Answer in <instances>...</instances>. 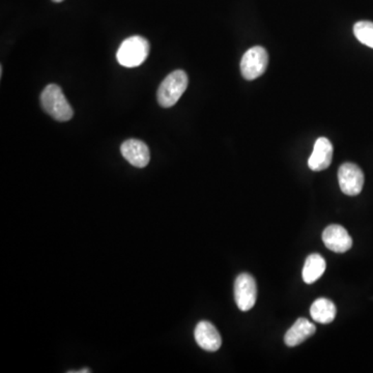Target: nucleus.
Returning <instances> with one entry per match:
<instances>
[{"label": "nucleus", "instance_id": "nucleus-1", "mask_svg": "<svg viewBox=\"0 0 373 373\" xmlns=\"http://www.w3.org/2000/svg\"><path fill=\"white\" fill-rule=\"evenodd\" d=\"M41 103L45 112L59 122H68L73 117V109L61 88L57 84H49L41 95Z\"/></svg>", "mask_w": 373, "mask_h": 373}, {"label": "nucleus", "instance_id": "nucleus-2", "mask_svg": "<svg viewBox=\"0 0 373 373\" xmlns=\"http://www.w3.org/2000/svg\"><path fill=\"white\" fill-rule=\"evenodd\" d=\"M188 75L185 71L177 70L168 75L158 90L157 97L160 106L170 108L179 102L188 88Z\"/></svg>", "mask_w": 373, "mask_h": 373}, {"label": "nucleus", "instance_id": "nucleus-3", "mask_svg": "<svg viewBox=\"0 0 373 373\" xmlns=\"http://www.w3.org/2000/svg\"><path fill=\"white\" fill-rule=\"evenodd\" d=\"M150 43L140 35H133L124 40L117 53V61L126 68H136L148 59Z\"/></svg>", "mask_w": 373, "mask_h": 373}, {"label": "nucleus", "instance_id": "nucleus-4", "mask_svg": "<svg viewBox=\"0 0 373 373\" xmlns=\"http://www.w3.org/2000/svg\"><path fill=\"white\" fill-rule=\"evenodd\" d=\"M268 64V54L261 46H255L246 51L242 57L241 73L244 79H257L264 74Z\"/></svg>", "mask_w": 373, "mask_h": 373}, {"label": "nucleus", "instance_id": "nucleus-5", "mask_svg": "<svg viewBox=\"0 0 373 373\" xmlns=\"http://www.w3.org/2000/svg\"><path fill=\"white\" fill-rule=\"evenodd\" d=\"M256 281L247 273L239 275L235 281V300L237 307L242 311H249L256 303Z\"/></svg>", "mask_w": 373, "mask_h": 373}, {"label": "nucleus", "instance_id": "nucleus-6", "mask_svg": "<svg viewBox=\"0 0 373 373\" xmlns=\"http://www.w3.org/2000/svg\"><path fill=\"white\" fill-rule=\"evenodd\" d=\"M339 186L342 192L348 196H357L363 190L364 173L354 163L342 164L338 170Z\"/></svg>", "mask_w": 373, "mask_h": 373}, {"label": "nucleus", "instance_id": "nucleus-7", "mask_svg": "<svg viewBox=\"0 0 373 373\" xmlns=\"http://www.w3.org/2000/svg\"><path fill=\"white\" fill-rule=\"evenodd\" d=\"M121 152L124 159L135 167L144 168L150 163V148L140 140H126L122 144Z\"/></svg>", "mask_w": 373, "mask_h": 373}, {"label": "nucleus", "instance_id": "nucleus-8", "mask_svg": "<svg viewBox=\"0 0 373 373\" xmlns=\"http://www.w3.org/2000/svg\"><path fill=\"white\" fill-rule=\"evenodd\" d=\"M323 242L326 247L335 253H344L353 246V239L348 230L341 225H330L324 230Z\"/></svg>", "mask_w": 373, "mask_h": 373}, {"label": "nucleus", "instance_id": "nucleus-9", "mask_svg": "<svg viewBox=\"0 0 373 373\" xmlns=\"http://www.w3.org/2000/svg\"><path fill=\"white\" fill-rule=\"evenodd\" d=\"M195 341L206 352H217L222 345V338L216 326L210 321H202L197 324L194 331Z\"/></svg>", "mask_w": 373, "mask_h": 373}, {"label": "nucleus", "instance_id": "nucleus-10", "mask_svg": "<svg viewBox=\"0 0 373 373\" xmlns=\"http://www.w3.org/2000/svg\"><path fill=\"white\" fill-rule=\"evenodd\" d=\"M333 146L326 137H319L314 144L312 154L308 160V166L313 171L326 170L332 163Z\"/></svg>", "mask_w": 373, "mask_h": 373}, {"label": "nucleus", "instance_id": "nucleus-11", "mask_svg": "<svg viewBox=\"0 0 373 373\" xmlns=\"http://www.w3.org/2000/svg\"><path fill=\"white\" fill-rule=\"evenodd\" d=\"M315 331H316V328H315L314 324L306 319H299L292 328L286 332L285 336H284V342L290 348H295V346L300 345L310 338L311 336H313Z\"/></svg>", "mask_w": 373, "mask_h": 373}, {"label": "nucleus", "instance_id": "nucleus-12", "mask_svg": "<svg viewBox=\"0 0 373 373\" xmlns=\"http://www.w3.org/2000/svg\"><path fill=\"white\" fill-rule=\"evenodd\" d=\"M336 314V306L331 300L325 299V297L316 300L311 305L310 315L313 321L316 323L324 324V325L332 323Z\"/></svg>", "mask_w": 373, "mask_h": 373}, {"label": "nucleus", "instance_id": "nucleus-13", "mask_svg": "<svg viewBox=\"0 0 373 373\" xmlns=\"http://www.w3.org/2000/svg\"><path fill=\"white\" fill-rule=\"evenodd\" d=\"M326 261L321 255L311 254L304 264L302 276L305 283L312 284L323 276L326 271Z\"/></svg>", "mask_w": 373, "mask_h": 373}, {"label": "nucleus", "instance_id": "nucleus-14", "mask_svg": "<svg viewBox=\"0 0 373 373\" xmlns=\"http://www.w3.org/2000/svg\"><path fill=\"white\" fill-rule=\"evenodd\" d=\"M357 41L373 49V22L359 21L354 25Z\"/></svg>", "mask_w": 373, "mask_h": 373}, {"label": "nucleus", "instance_id": "nucleus-15", "mask_svg": "<svg viewBox=\"0 0 373 373\" xmlns=\"http://www.w3.org/2000/svg\"><path fill=\"white\" fill-rule=\"evenodd\" d=\"M90 370L88 368H84V370H78V372H69V373H90Z\"/></svg>", "mask_w": 373, "mask_h": 373}, {"label": "nucleus", "instance_id": "nucleus-16", "mask_svg": "<svg viewBox=\"0 0 373 373\" xmlns=\"http://www.w3.org/2000/svg\"><path fill=\"white\" fill-rule=\"evenodd\" d=\"M53 2H57V4H59V2H61V1H64V0H52Z\"/></svg>", "mask_w": 373, "mask_h": 373}]
</instances>
